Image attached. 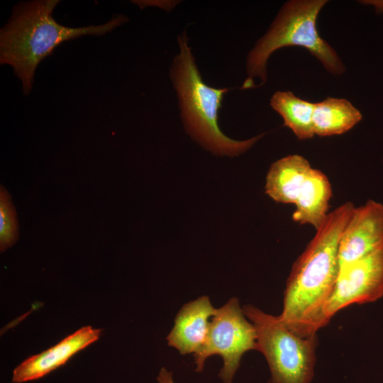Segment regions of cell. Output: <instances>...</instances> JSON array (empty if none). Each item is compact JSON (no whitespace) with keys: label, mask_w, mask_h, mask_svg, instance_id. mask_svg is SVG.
Here are the masks:
<instances>
[{"label":"cell","mask_w":383,"mask_h":383,"mask_svg":"<svg viewBox=\"0 0 383 383\" xmlns=\"http://www.w3.org/2000/svg\"><path fill=\"white\" fill-rule=\"evenodd\" d=\"M354 208L348 201L330 212L292 266L278 316L300 337L315 335L324 327L323 309L339 272L340 238Z\"/></svg>","instance_id":"6da1fadb"},{"label":"cell","mask_w":383,"mask_h":383,"mask_svg":"<svg viewBox=\"0 0 383 383\" xmlns=\"http://www.w3.org/2000/svg\"><path fill=\"white\" fill-rule=\"evenodd\" d=\"M58 0L21 2L13 9L8 23L0 32V63L12 67L28 95L39 63L65 41L84 35L101 36L128 21L123 14L115 15L98 26L67 27L57 23L52 12Z\"/></svg>","instance_id":"7a4b0ae2"},{"label":"cell","mask_w":383,"mask_h":383,"mask_svg":"<svg viewBox=\"0 0 383 383\" xmlns=\"http://www.w3.org/2000/svg\"><path fill=\"white\" fill-rule=\"evenodd\" d=\"M186 29L177 36L179 52L170 67V77L176 91L187 133L208 151L220 156L234 157L251 148L263 135L244 140L232 139L218 126V113L229 88H215L202 79L189 45Z\"/></svg>","instance_id":"3957f363"},{"label":"cell","mask_w":383,"mask_h":383,"mask_svg":"<svg viewBox=\"0 0 383 383\" xmlns=\"http://www.w3.org/2000/svg\"><path fill=\"white\" fill-rule=\"evenodd\" d=\"M326 0H295L284 4L266 33L249 52L246 60L247 77L243 89L260 87L267 82V64L277 50L299 46L308 50L332 74H340L345 67L335 50L318 33L316 21Z\"/></svg>","instance_id":"277c9868"},{"label":"cell","mask_w":383,"mask_h":383,"mask_svg":"<svg viewBox=\"0 0 383 383\" xmlns=\"http://www.w3.org/2000/svg\"><path fill=\"white\" fill-rule=\"evenodd\" d=\"M242 308L255 328L257 350L269 365V383H311L317 335L300 337L289 330L278 316L265 313L252 305Z\"/></svg>","instance_id":"5b68a950"},{"label":"cell","mask_w":383,"mask_h":383,"mask_svg":"<svg viewBox=\"0 0 383 383\" xmlns=\"http://www.w3.org/2000/svg\"><path fill=\"white\" fill-rule=\"evenodd\" d=\"M251 350H257L255 328L248 321L239 300L231 298L216 309L207 338L194 355L196 371H203L206 359L218 355L223 360L218 376L223 382L232 383L243 355Z\"/></svg>","instance_id":"8992f818"},{"label":"cell","mask_w":383,"mask_h":383,"mask_svg":"<svg viewBox=\"0 0 383 383\" xmlns=\"http://www.w3.org/2000/svg\"><path fill=\"white\" fill-rule=\"evenodd\" d=\"M383 296V245L339 268L333 289L323 309L325 326L340 310L374 302Z\"/></svg>","instance_id":"52a82bcc"},{"label":"cell","mask_w":383,"mask_h":383,"mask_svg":"<svg viewBox=\"0 0 383 383\" xmlns=\"http://www.w3.org/2000/svg\"><path fill=\"white\" fill-rule=\"evenodd\" d=\"M383 245V204L368 200L355 207L340 235L339 268Z\"/></svg>","instance_id":"ba28073f"},{"label":"cell","mask_w":383,"mask_h":383,"mask_svg":"<svg viewBox=\"0 0 383 383\" xmlns=\"http://www.w3.org/2000/svg\"><path fill=\"white\" fill-rule=\"evenodd\" d=\"M216 309L208 296H199L183 305L167 336L168 345L182 355L196 354L207 338Z\"/></svg>","instance_id":"9c48e42d"},{"label":"cell","mask_w":383,"mask_h":383,"mask_svg":"<svg viewBox=\"0 0 383 383\" xmlns=\"http://www.w3.org/2000/svg\"><path fill=\"white\" fill-rule=\"evenodd\" d=\"M101 331L89 326L81 328L47 350L28 357L14 369L12 382L22 383L44 377L65 364L75 353L96 341Z\"/></svg>","instance_id":"30bf717a"},{"label":"cell","mask_w":383,"mask_h":383,"mask_svg":"<svg viewBox=\"0 0 383 383\" xmlns=\"http://www.w3.org/2000/svg\"><path fill=\"white\" fill-rule=\"evenodd\" d=\"M332 196L331 184L321 170L311 168L298 195L292 219L300 225L309 224L316 231L326 220Z\"/></svg>","instance_id":"8fae6325"},{"label":"cell","mask_w":383,"mask_h":383,"mask_svg":"<svg viewBox=\"0 0 383 383\" xmlns=\"http://www.w3.org/2000/svg\"><path fill=\"white\" fill-rule=\"evenodd\" d=\"M311 168L309 162L299 155L277 160L267 172L265 193L277 202L294 204Z\"/></svg>","instance_id":"7c38bea8"},{"label":"cell","mask_w":383,"mask_h":383,"mask_svg":"<svg viewBox=\"0 0 383 383\" xmlns=\"http://www.w3.org/2000/svg\"><path fill=\"white\" fill-rule=\"evenodd\" d=\"M362 118L360 111L345 99L328 97L314 103L313 131L319 136L343 134Z\"/></svg>","instance_id":"4fadbf2b"},{"label":"cell","mask_w":383,"mask_h":383,"mask_svg":"<svg viewBox=\"0 0 383 383\" xmlns=\"http://www.w3.org/2000/svg\"><path fill=\"white\" fill-rule=\"evenodd\" d=\"M270 105L281 116L284 125L290 128L299 140L313 137L314 103L299 98L291 91H278L272 96Z\"/></svg>","instance_id":"5bb4252c"},{"label":"cell","mask_w":383,"mask_h":383,"mask_svg":"<svg viewBox=\"0 0 383 383\" xmlns=\"http://www.w3.org/2000/svg\"><path fill=\"white\" fill-rule=\"evenodd\" d=\"M19 237L18 223L11 197L6 189L0 187V249L1 252L11 247Z\"/></svg>","instance_id":"9a60e30c"},{"label":"cell","mask_w":383,"mask_h":383,"mask_svg":"<svg viewBox=\"0 0 383 383\" xmlns=\"http://www.w3.org/2000/svg\"><path fill=\"white\" fill-rule=\"evenodd\" d=\"M133 4H138L140 9H143L147 6H159L166 11H170L174 7V1H133Z\"/></svg>","instance_id":"2e32d148"},{"label":"cell","mask_w":383,"mask_h":383,"mask_svg":"<svg viewBox=\"0 0 383 383\" xmlns=\"http://www.w3.org/2000/svg\"><path fill=\"white\" fill-rule=\"evenodd\" d=\"M157 383H174L172 373L166 368L162 367L157 377Z\"/></svg>","instance_id":"e0dca14e"},{"label":"cell","mask_w":383,"mask_h":383,"mask_svg":"<svg viewBox=\"0 0 383 383\" xmlns=\"http://www.w3.org/2000/svg\"><path fill=\"white\" fill-rule=\"evenodd\" d=\"M367 2V4H372L375 6L376 9L380 12L383 13V1H364Z\"/></svg>","instance_id":"ac0fdd59"}]
</instances>
